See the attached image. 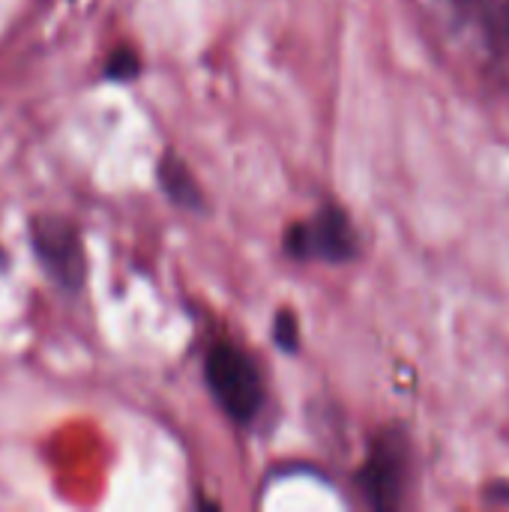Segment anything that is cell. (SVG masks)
I'll list each match as a JSON object with an SVG mask.
<instances>
[{"instance_id":"1","label":"cell","mask_w":509,"mask_h":512,"mask_svg":"<svg viewBox=\"0 0 509 512\" xmlns=\"http://www.w3.org/2000/svg\"><path fill=\"white\" fill-rule=\"evenodd\" d=\"M204 378L216 405L234 423H252L264 408V381L246 351L231 342H216L204 360Z\"/></svg>"},{"instance_id":"2","label":"cell","mask_w":509,"mask_h":512,"mask_svg":"<svg viewBox=\"0 0 509 512\" xmlns=\"http://www.w3.org/2000/svg\"><path fill=\"white\" fill-rule=\"evenodd\" d=\"M27 237H30V249H33L36 261L48 273V279L57 288L78 294L87 279V258H84V246H81L75 225L63 216L36 213V216H30Z\"/></svg>"},{"instance_id":"3","label":"cell","mask_w":509,"mask_h":512,"mask_svg":"<svg viewBox=\"0 0 509 512\" xmlns=\"http://www.w3.org/2000/svg\"><path fill=\"white\" fill-rule=\"evenodd\" d=\"M285 252L303 261H348L357 255V234L342 210L324 207L288 228Z\"/></svg>"},{"instance_id":"4","label":"cell","mask_w":509,"mask_h":512,"mask_svg":"<svg viewBox=\"0 0 509 512\" xmlns=\"http://www.w3.org/2000/svg\"><path fill=\"white\" fill-rule=\"evenodd\" d=\"M408 444L399 435H381L363 465L360 474V486L366 492V498L375 507H396L405 495V483H408Z\"/></svg>"},{"instance_id":"5","label":"cell","mask_w":509,"mask_h":512,"mask_svg":"<svg viewBox=\"0 0 509 512\" xmlns=\"http://www.w3.org/2000/svg\"><path fill=\"white\" fill-rule=\"evenodd\" d=\"M159 183L162 189L168 192V198L174 204H183V207H198L201 195H198V186L192 183L189 171L174 159V156H165L162 165H159Z\"/></svg>"},{"instance_id":"6","label":"cell","mask_w":509,"mask_h":512,"mask_svg":"<svg viewBox=\"0 0 509 512\" xmlns=\"http://www.w3.org/2000/svg\"><path fill=\"white\" fill-rule=\"evenodd\" d=\"M141 72V63H138V54L132 51V48H117V51H111L108 54V60H105V78L108 81H129V78H135Z\"/></svg>"},{"instance_id":"7","label":"cell","mask_w":509,"mask_h":512,"mask_svg":"<svg viewBox=\"0 0 509 512\" xmlns=\"http://www.w3.org/2000/svg\"><path fill=\"white\" fill-rule=\"evenodd\" d=\"M276 342L285 351L297 348V321H294V315H279V321H276Z\"/></svg>"},{"instance_id":"8","label":"cell","mask_w":509,"mask_h":512,"mask_svg":"<svg viewBox=\"0 0 509 512\" xmlns=\"http://www.w3.org/2000/svg\"><path fill=\"white\" fill-rule=\"evenodd\" d=\"M489 27H492V33L501 39V42H507L509 48V0H504L492 15H489V21H486Z\"/></svg>"},{"instance_id":"9","label":"cell","mask_w":509,"mask_h":512,"mask_svg":"<svg viewBox=\"0 0 509 512\" xmlns=\"http://www.w3.org/2000/svg\"><path fill=\"white\" fill-rule=\"evenodd\" d=\"M462 3H468L471 9H477V12H480L486 21H489V15H492V12H495V9H498L504 0H462Z\"/></svg>"},{"instance_id":"10","label":"cell","mask_w":509,"mask_h":512,"mask_svg":"<svg viewBox=\"0 0 509 512\" xmlns=\"http://www.w3.org/2000/svg\"><path fill=\"white\" fill-rule=\"evenodd\" d=\"M6 264H9V258H6V252L0 249V270H6Z\"/></svg>"}]
</instances>
